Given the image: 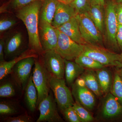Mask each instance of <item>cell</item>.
<instances>
[{
    "instance_id": "9c48e42d",
    "label": "cell",
    "mask_w": 122,
    "mask_h": 122,
    "mask_svg": "<svg viewBox=\"0 0 122 122\" xmlns=\"http://www.w3.org/2000/svg\"><path fill=\"white\" fill-rule=\"evenodd\" d=\"M42 63L51 75L58 78H64V59L55 50L45 51L43 54Z\"/></svg>"
},
{
    "instance_id": "52a82bcc",
    "label": "cell",
    "mask_w": 122,
    "mask_h": 122,
    "mask_svg": "<svg viewBox=\"0 0 122 122\" xmlns=\"http://www.w3.org/2000/svg\"><path fill=\"white\" fill-rule=\"evenodd\" d=\"M34 65L32 76L33 81L38 93L37 106L42 100L48 96L50 92V75L42 62L36 60Z\"/></svg>"
},
{
    "instance_id": "ac0fdd59",
    "label": "cell",
    "mask_w": 122,
    "mask_h": 122,
    "mask_svg": "<svg viewBox=\"0 0 122 122\" xmlns=\"http://www.w3.org/2000/svg\"><path fill=\"white\" fill-rule=\"evenodd\" d=\"M66 81L68 86H71L78 78L81 76L86 69L79 66L75 61L64 59Z\"/></svg>"
},
{
    "instance_id": "7c38bea8",
    "label": "cell",
    "mask_w": 122,
    "mask_h": 122,
    "mask_svg": "<svg viewBox=\"0 0 122 122\" xmlns=\"http://www.w3.org/2000/svg\"><path fill=\"white\" fill-rule=\"evenodd\" d=\"M34 57L24 58L17 62L13 68V76L18 84L24 90L30 76L33 66L35 64Z\"/></svg>"
},
{
    "instance_id": "836d02e7",
    "label": "cell",
    "mask_w": 122,
    "mask_h": 122,
    "mask_svg": "<svg viewBox=\"0 0 122 122\" xmlns=\"http://www.w3.org/2000/svg\"><path fill=\"white\" fill-rule=\"evenodd\" d=\"M115 12L118 24L122 25V4H116Z\"/></svg>"
},
{
    "instance_id": "e575fe53",
    "label": "cell",
    "mask_w": 122,
    "mask_h": 122,
    "mask_svg": "<svg viewBox=\"0 0 122 122\" xmlns=\"http://www.w3.org/2000/svg\"><path fill=\"white\" fill-rule=\"evenodd\" d=\"M116 40L120 50L122 51V25L118 24L116 35Z\"/></svg>"
},
{
    "instance_id": "d590c367",
    "label": "cell",
    "mask_w": 122,
    "mask_h": 122,
    "mask_svg": "<svg viewBox=\"0 0 122 122\" xmlns=\"http://www.w3.org/2000/svg\"><path fill=\"white\" fill-rule=\"evenodd\" d=\"M5 41L3 39L0 41V62L5 61Z\"/></svg>"
},
{
    "instance_id": "83f0119b",
    "label": "cell",
    "mask_w": 122,
    "mask_h": 122,
    "mask_svg": "<svg viewBox=\"0 0 122 122\" xmlns=\"http://www.w3.org/2000/svg\"><path fill=\"white\" fill-rule=\"evenodd\" d=\"M18 112L17 107L12 102H1L0 103V114L2 116L14 115Z\"/></svg>"
},
{
    "instance_id": "f1b7e54d",
    "label": "cell",
    "mask_w": 122,
    "mask_h": 122,
    "mask_svg": "<svg viewBox=\"0 0 122 122\" xmlns=\"http://www.w3.org/2000/svg\"><path fill=\"white\" fill-rule=\"evenodd\" d=\"M70 5L74 8L77 15L88 12L91 6L90 0H74Z\"/></svg>"
},
{
    "instance_id": "4dcf8cb0",
    "label": "cell",
    "mask_w": 122,
    "mask_h": 122,
    "mask_svg": "<svg viewBox=\"0 0 122 122\" xmlns=\"http://www.w3.org/2000/svg\"><path fill=\"white\" fill-rule=\"evenodd\" d=\"M66 120L69 122H81L73 107L66 108L61 112Z\"/></svg>"
},
{
    "instance_id": "5bb4252c",
    "label": "cell",
    "mask_w": 122,
    "mask_h": 122,
    "mask_svg": "<svg viewBox=\"0 0 122 122\" xmlns=\"http://www.w3.org/2000/svg\"><path fill=\"white\" fill-rule=\"evenodd\" d=\"M77 15L74 8L70 5L59 2L51 25L58 28Z\"/></svg>"
},
{
    "instance_id": "60d3db41",
    "label": "cell",
    "mask_w": 122,
    "mask_h": 122,
    "mask_svg": "<svg viewBox=\"0 0 122 122\" xmlns=\"http://www.w3.org/2000/svg\"><path fill=\"white\" fill-rule=\"evenodd\" d=\"M116 4H122V0H113Z\"/></svg>"
},
{
    "instance_id": "5b68a950",
    "label": "cell",
    "mask_w": 122,
    "mask_h": 122,
    "mask_svg": "<svg viewBox=\"0 0 122 122\" xmlns=\"http://www.w3.org/2000/svg\"><path fill=\"white\" fill-rule=\"evenodd\" d=\"M58 40L55 51L64 59L68 61L75 60L82 54L84 45L77 43L67 35L57 29Z\"/></svg>"
},
{
    "instance_id": "ffe728a7",
    "label": "cell",
    "mask_w": 122,
    "mask_h": 122,
    "mask_svg": "<svg viewBox=\"0 0 122 122\" xmlns=\"http://www.w3.org/2000/svg\"><path fill=\"white\" fill-rule=\"evenodd\" d=\"M31 76L25 89V100L26 106L30 111L34 112L37 106L38 93Z\"/></svg>"
},
{
    "instance_id": "d4e9b609",
    "label": "cell",
    "mask_w": 122,
    "mask_h": 122,
    "mask_svg": "<svg viewBox=\"0 0 122 122\" xmlns=\"http://www.w3.org/2000/svg\"><path fill=\"white\" fill-rule=\"evenodd\" d=\"M110 92L122 106V80L116 72L115 73Z\"/></svg>"
},
{
    "instance_id": "3957f363",
    "label": "cell",
    "mask_w": 122,
    "mask_h": 122,
    "mask_svg": "<svg viewBox=\"0 0 122 122\" xmlns=\"http://www.w3.org/2000/svg\"><path fill=\"white\" fill-rule=\"evenodd\" d=\"M76 17L78 20L82 37L86 44L105 47L103 35L87 13L77 15Z\"/></svg>"
},
{
    "instance_id": "484cf974",
    "label": "cell",
    "mask_w": 122,
    "mask_h": 122,
    "mask_svg": "<svg viewBox=\"0 0 122 122\" xmlns=\"http://www.w3.org/2000/svg\"><path fill=\"white\" fill-rule=\"evenodd\" d=\"M37 0L43 1L44 0H10L8 3L1 7L0 12L5 11L8 8L16 11L30 3Z\"/></svg>"
},
{
    "instance_id": "d6986e66",
    "label": "cell",
    "mask_w": 122,
    "mask_h": 122,
    "mask_svg": "<svg viewBox=\"0 0 122 122\" xmlns=\"http://www.w3.org/2000/svg\"><path fill=\"white\" fill-rule=\"evenodd\" d=\"M81 76L85 81V86L96 96L100 98L102 96L103 94L95 70L86 69Z\"/></svg>"
},
{
    "instance_id": "8d00e7d4",
    "label": "cell",
    "mask_w": 122,
    "mask_h": 122,
    "mask_svg": "<svg viewBox=\"0 0 122 122\" xmlns=\"http://www.w3.org/2000/svg\"><path fill=\"white\" fill-rule=\"evenodd\" d=\"M90 1L91 5H98L105 7V0H90Z\"/></svg>"
},
{
    "instance_id": "44dd1931",
    "label": "cell",
    "mask_w": 122,
    "mask_h": 122,
    "mask_svg": "<svg viewBox=\"0 0 122 122\" xmlns=\"http://www.w3.org/2000/svg\"><path fill=\"white\" fill-rule=\"evenodd\" d=\"M87 13L103 35L105 33V7L96 5H91Z\"/></svg>"
},
{
    "instance_id": "603a6c76",
    "label": "cell",
    "mask_w": 122,
    "mask_h": 122,
    "mask_svg": "<svg viewBox=\"0 0 122 122\" xmlns=\"http://www.w3.org/2000/svg\"><path fill=\"white\" fill-rule=\"evenodd\" d=\"M58 0H44L39 14V19L51 24L58 5Z\"/></svg>"
},
{
    "instance_id": "277c9868",
    "label": "cell",
    "mask_w": 122,
    "mask_h": 122,
    "mask_svg": "<svg viewBox=\"0 0 122 122\" xmlns=\"http://www.w3.org/2000/svg\"><path fill=\"white\" fill-rule=\"evenodd\" d=\"M50 85L61 112L68 107L73 106L75 102L72 92L66 86L64 78H58L50 75Z\"/></svg>"
},
{
    "instance_id": "8992f818",
    "label": "cell",
    "mask_w": 122,
    "mask_h": 122,
    "mask_svg": "<svg viewBox=\"0 0 122 122\" xmlns=\"http://www.w3.org/2000/svg\"><path fill=\"white\" fill-rule=\"evenodd\" d=\"M82 54L98 62L104 66H115L117 65L120 54L109 50L105 47L84 45Z\"/></svg>"
},
{
    "instance_id": "f546056e",
    "label": "cell",
    "mask_w": 122,
    "mask_h": 122,
    "mask_svg": "<svg viewBox=\"0 0 122 122\" xmlns=\"http://www.w3.org/2000/svg\"><path fill=\"white\" fill-rule=\"evenodd\" d=\"M16 94L15 87L10 81L4 82L0 86V97L10 98L15 96Z\"/></svg>"
},
{
    "instance_id": "4316f807",
    "label": "cell",
    "mask_w": 122,
    "mask_h": 122,
    "mask_svg": "<svg viewBox=\"0 0 122 122\" xmlns=\"http://www.w3.org/2000/svg\"><path fill=\"white\" fill-rule=\"evenodd\" d=\"M73 108L78 116L81 122H90L93 121L94 118L88 110L78 102H75Z\"/></svg>"
},
{
    "instance_id": "d6a6232c",
    "label": "cell",
    "mask_w": 122,
    "mask_h": 122,
    "mask_svg": "<svg viewBox=\"0 0 122 122\" xmlns=\"http://www.w3.org/2000/svg\"><path fill=\"white\" fill-rule=\"evenodd\" d=\"M4 120L7 122H33V119L28 115L23 114L16 116H9Z\"/></svg>"
},
{
    "instance_id": "e0dca14e",
    "label": "cell",
    "mask_w": 122,
    "mask_h": 122,
    "mask_svg": "<svg viewBox=\"0 0 122 122\" xmlns=\"http://www.w3.org/2000/svg\"><path fill=\"white\" fill-rule=\"evenodd\" d=\"M35 51L29 49L25 50L20 55L14 58L11 61H4L0 62V79L2 80L9 74L12 73L13 68L15 65L20 61L29 57L37 58V55Z\"/></svg>"
},
{
    "instance_id": "2e32d148",
    "label": "cell",
    "mask_w": 122,
    "mask_h": 122,
    "mask_svg": "<svg viewBox=\"0 0 122 122\" xmlns=\"http://www.w3.org/2000/svg\"><path fill=\"white\" fill-rule=\"evenodd\" d=\"M57 29L77 43L81 45L86 44L82 37L76 16Z\"/></svg>"
},
{
    "instance_id": "30bf717a",
    "label": "cell",
    "mask_w": 122,
    "mask_h": 122,
    "mask_svg": "<svg viewBox=\"0 0 122 122\" xmlns=\"http://www.w3.org/2000/svg\"><path fill=\"white\" fill-rule=\"evenodd\" d=\"M102 102L99 112L101 118L106 120L122 118V106L110 92L105 95Z\"/></svg>"
},
{
    "instance_id": "7a4b0ae2",
    "label": "cell",
    "mask_w": 122,
    "mask_h": 122,
    "mask_svg": "<svg viewBox=\"0 0 122 122\" xmlns=\"http://www.w3.org/2000/svg\"><path fill=\"white\" fill-rule=\"evenodd\" d=\"M116 4L113 0L105 1L104 42L105 48L118 53L121 50L116 38L118 23L116 14Z\"/></svg>"
},
{
    "instance_id": "ba28073f",
    "label": "cell",
    "mask_w": 122,
    "mask_h": 122,
    "mask_svg": "<svg viewBox=\"0 0 122 122\" xmlns=\"http://www.w3.org/2000/svg\"><path fill=\"white\" fill-rule=\"evenodd\" d=\"M54 96L50 91L49 95L38 105L40 114L37 122H62L63 120L59 115Z\"/></svg>"
},
{
    "instance_id": "1f68e13d",
    "label": "cell",
    "mask_w": 122,
    "mask_h": 122,
    "mask_svg": "<svg viewBox=\"0 0 122 122\" xmlns=\"http://www.w3.org/2000/svg\"><path fill=\"white\" fill-rule=\"evenodd\" d=\"M15 20L10 18H3L0 20V32H4L11 29L16 24Z\"/></svg>"
},
{
    "instance_id": "cb8c5ba5",
    "label": "cell",
    "mask_w": 122,
    "mask_h": 122,
    "mask_svg": "<svg viewBox=\"0 0 122 122\" xmlns=\"http://www.w3.org/2000/svg\"><path fill=\"white\" fill-rule=\"evenodd\" d=\"M74 61L85 69L96 70L105 67L94 59L82 54L77 57Z\"/></svg>"
},
{
    "instance_id": "74e56055",
    "label": "cell",
    "mask_w": 122,
    "mask_h": 122,
    "mask_svg": "<svg viewBox=\"0 0 122 122\" xmlns=\"http://www.w3.org/2000/svg\"><path fill=\"white\" fill-rule=\"evenodd\" d=\"M116 68H122V53L120 54V58L118 61L117 65Z\"/></svg>"
},
{
    "instance_id": "f35d334b",
    "label": "cell",
    "mask_w": 122,
    "mask_h": 122,
    "mask_svg": "<svg viewBox=\"0 0 122 122\" xmlns=\"http://www.w3.org/2000/svg\"><path fill=\"white\" fill-rule=\"evenodd\" d=\"M59 2L65 4L70 5L72 3L74 0H58Z\"/></svg>"
},
{
    "instance_id": "8fae6325",
    "label": "cell",
    "mask_w": 122,
    "mask_h": 122,
    "mask_svg": "<svg viewBox=\"0 0 122 122\" xmlns=\"http://www.w3.org/2000/svg\"><path fill=\"white\" fill-rule=\"evenodd\" d=\"M38 30L40 42L44 52L55 50L58 40L57 29L51 24L39 19Z\"/></svg>"
},
{
    "instance_id": "9a60e30c",
    "label": "cell",
    "mask_w": 122,
    "mask_h": 122,
    "mask_svg": "<svg viewBox=\"0 0 122 122\" xmlns=\"http://www.w3.org/2000/svg\"><path fill=\"white\" fill-rule=\"evenodd\" d=\"M22 39V34L17 32L6 40L5 42V57H15L25 52L23 51Z\"/></svg>"
},
{
    "instance_id": "4fadbf2b",
    "label": "cell",
    "mask_w": 122,
    "mask_h": 122,
    "mask_svg": "<svg viewBox=\"0 0 122 122\" xmlns=\"http://www.w3.org/2000/svg\"><path fill=\"white\" fill-rule=\"evenodd\" d=\"M72 93L75 102L89 111L92 110L96 105L95 95L86 86H80L74 83L71 86Z\"/></svg>"
},
{
    "instance_id": "7402d4cb",
    "label": "cell",
    "mask_w": 122,
    "mask_h": 122,
    "mask_svg": "<svg viewBox=\"0 0 122 122\" xmlns=\"http://www.w3.org/2000/svg\"><path fill=\"white\" fill-rule=\"evenodd\" d=\"M95 71L103 94L108 93L110 91L113 81L111 71L106 66Z\"/></svg>"
},
{
    "instance_id": "6da1fadb",
    "label": "cell",
    "mask_w": 122,
    "mask_h": 122,
    "mask_svg": "<svg viewBox=\"0 0 122 122\" xmlns=\"http://www.w3.org/2000/svg\"><path fill=\"white\" fill-rule=\"evenodd\" d=\"M42 2V1H36L16 11L17 17L26 26L30 49L39 54L44 52L40 42L38 30L39 14Z\"/></svg>"
},
{
    "instance_id": "ab89813d",
    "label": "cell",
    "mask_w": 122,
    "mask_h": 122,
    "mask_svg": "<svg viewBox=\"0 0 122 122\" xmlns=\"http://www.w3.org/2000/svg\"><path fill=\"white\" fill-rule=\"evenodd\" d=\"M116 72L120 76L122 80V68H117Z\"/></svg>"
}]
</instances>
